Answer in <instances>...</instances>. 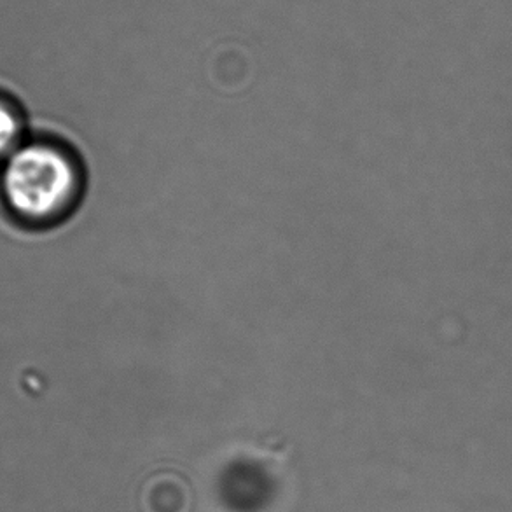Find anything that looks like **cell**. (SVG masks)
I'll use <instances>...</instances> for the list:
<instances>
[{
  "mask_svg": "<svg viewBox=\"0 0 512 512\" xmlns=\"http://www.w3.org/2000/svg\"><path fill=\"white\" fill-rule=\"evenodd\" d=\"M83 170L67 147L30 142L6 160L2 194L23 221L53 224L69 215L83 194Z\"/></svg>",
  "mask_w": 512,
  "mask_h": 512,
  "instance_id": "obj_1",
  "label": "cell"
},
{
  "mask_svg": "<svg viewBox=\"0 0 512 512\" xmlns=\"http://www.w3.org/2000/svg\"><path fill=\"white\" fill-rule=\"evenodd\" d=\"M23 118L13 100L0 97V158H9L21 146Z\"/></svg>",
  "mask_w": 512,
  "mask_h": 512,
  "instance_id": "obj_2",
  "label": "cell"
}]
</instances>
